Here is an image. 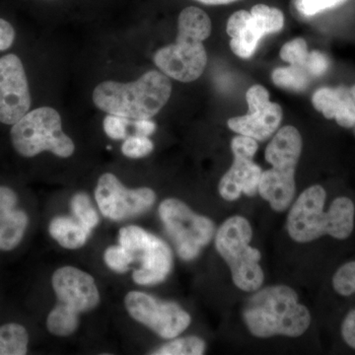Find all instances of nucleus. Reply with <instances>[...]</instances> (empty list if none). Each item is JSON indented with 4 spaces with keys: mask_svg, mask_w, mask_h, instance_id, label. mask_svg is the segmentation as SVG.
<instances>
[{
    "mask_svg": "<svg viewBox=\"0 0 355 355\" xmlns=\"http://www.w3.org/2000/svg\"><path fill=\"white\" fill-rule=\"evenodd\" d=\"M327 193L314 184L306 189L292 203L286 228L294 241L308 243L329 235L338 240L347 239L354 228L355 207L349 198H336L324 211Z\"/></svg>",
    "mask_w": 355,
    "mask_h": 355,
    "instance_id": "obj_1",
    "label": "nucleus"
},
{
    "mask_svg": "<svg viewBox=\"0 0 355 355\" xmlns=\"http://www.w3.org/2000/svg\"><path fill=\"white\" fill-rule=\"evenodd\" d=\"M243 319L250 333L261 338H297L311 324L309 310L299 302L296 291L287 286H268L254 291L243 310Z\"/></svg>",
    "mask_w": 355,
    "mask_h": 355,
    "instance_id": "obj_2",
    "label": "nucleus"
},
{
    "mask_svg": "<svg viewBox=\"0 0 355 355\" xmlns=\"http://www.w3.org/2000/svg\"><path fill=\"white\" fill-rule=\"evenodd\" d=\"M211 28L209 16L202 9L196 6L184 8L178 18L176 42L154 55L158 69L181 83H193L200 78L207 64L203 41L211 34Z\"/></svg>",
    "mask_w": 355,
    "mask_h": 355,
    "instance_id": "obj_3",
    "label": "nucleus"
},
{
    "mask_svg": "<svg viewBox=\"0 0 355 355\" xmlns=\"http://www.w3.org/2000/svg\"><path fill=\"white\" fill-rule=\"evenodd\" d=\"M172 93L169 77L157 70L147 71L128 83L105 81L93 92L95 106L130 120L151 119L167 104Z\"/></svg>",
    "mask_w": 355,
    "mask_h": 355,
    "instance_id": "obj_4",
    "label": "nucleus"
},
{
    "mask_svg": "<svg viewBox=\"0 0 355 355\" xmlns=\"http://www.w3.org/2000/svg\"><path fill=\"white\" fill-rule=\"evenodd\" d=\"M302 153V137L297 128H280L266 146L265 158L272 168L261 173L258 193L275 211L291 207L296 193V167Z\"/></svg>",
    "mask_w": 355,
    "mask_h": 355,
    "instance_id": "obj_5",
    "label": "nucleus"
},
{
    "mask_svg": "<svg viewBox=\"0 0 355 355\" xmlns=\"http://www.w3.org/2000/svg\"><path fill=\"white\" fill-rule=\"evenodd\" d=\"M253 229L245 217H229L214 236L216 251L227 263L233 282L245 292L260 289L265 273L260 265L261 252L251 246Z\"/></svg>",
    "mask_w": 355,
    "mask_h": 355,
    "instance_id": "obj_6",
    "label": "nucleus"
},
{
    "mask_svg": "<svg viewBox=\"0 0 355 355\" xmlns=\"http://www.w3.org/2000/svg\"><path fill=\"white\" fill-rule=\"evenodd\" d=\"M10 139L16 153L25 158L44 151L69 158L76 150L74 142L62 130L60 114L51 107L28 112L11 128Z\"/></svg>",
    "mask_w": 355,
    "mask_h": 355,
    "instance_id": "obj_7",
    "label": "nucleus"
},
{
    "mask_svg": "<svg viewBox=\"0 0 355 355\" xmlns=\"http://www.w3.org/2000/svg\"><path fill=\"white\" fill-rule=\"evenodd\" d=\"M158 214L182 260L197 259L216 236V224L211 219L193 211L178 198L163 200L159 205Z\"/></svg>",
    "mask_w": 355,
    "mask_h": 355,
    "instance_id": "obj_8",
    "label": "nucleus"
},
{
    "mask_svg": "<svg viewBox=\"0 0 355 355\" xmlns=\"http://www.w3.org/2000/svg\"><path fill=\"white\" fill-rule=\"evenodd\" d=\"M118 239L119 244L132 252L135 261L139 263L132 275L137 286H156L169 277L174 261L172 250L158 236L139 226L130 225L120 229Z\"/></svg>",
    "mask_w": 355,
    "mask_h": 355,
    "instance_id": "obj_9",
    "label": "nucleus"
},
{
    "mask_svg": "<svg viewBox=\"0 0 355 355\" xmlns=\"http://www.w3.org/2000/svg\"><path fill=\"white\" fill-rule=\"evenodd\" d=\"M125 307L135 321L165 340L177 338L191 323V315L181 306L144 291L128 292L125 296Z\"/></svg>",
    "mask_w": 355,
    "mask_h": 355,
    "instance_id": "obj_10",
    "label": "nucleus"
},
{
    "mask_svg": "<svg viewBox=\"0 0 355 355\" xmlns=\"http://www.w3.org/2000/svg\"><path fill=\"white\" fill-rule=\"evenodd\" d=\"M284 26V13L275 7L260 3L252 7L250 12L236 11L226 26L231 51L237 57L250 58L263 36L282 31Z\"/></svg>",
    "mask_w": 355,
    "mask_h": 355,
    "instance_id": "obj_11",
    "label": "nucleus"
},
{
    "mask_svg": "<svg viewBox=\"0 0 355 355\" xmlns=\"http://www.w3.org/2000/svg\"><path fill=\"white\" fill-rule=\"evenodd\" d=\"M95 200L100 212L113 221H123L141 216L156 202L150 188L128 189L112 173L100 176L95 189Z\"/></svg>",
    "mask_w": 355,
    "mask_h": 355,
    "instance_id": "obj_12",
    "label": "nucleus"
},
{
    "mask_svg": "<svg viewBox=\"0 0 355 355\" xmlns=\"http://www.w3.org/2000/svg\"><path fill=\"white\" fill-rule=\"evenodd\" d=\"M259 144L256 139L238 135L231 141L234 161L218 184L220 197L227 202H234L242 195L253 197L258 193L263 170L254 162Z\"/></svg>",
    "mask_w": 355,
    "mask_h": 355,
    "instance_id": "obj_13",
    "label": "nucleus"
},
{
    "mask_svg": "<svg viewBox=\"0 0 355 355\" xmlns=\"http://www.w3.org/2000/svg\"><path fill=\"white\" fill-rule=\"evenodd\" d=\"M31 94L24 65L17 55L0 58V123L13 125L31 108Z\"/></svg>",
    "mask_w": 355,
    "mask_h": 355,
    "instance_id": "obj_14",
    "label": "nucleus"
},
{
    "mask_svg": "<svg viewBox=\"0 0 355 355\" xmlns=\"http://www.w3.org/2000/svg\"><path fill=\"white\" fill-rule=\"evenodd\" d=\"M51 286L58 302L69 306L79 314L94 310L101 301L94 277L76 266L58 268L51 277Z\"/></svg>",
    "mask_w": 355,
    "mask_h": 355,
    "instance_id": "obj_15",
    "label": "nucleus"
},
{
    "mask_svg": "<svg viewBox=\"0 0 355 355\" xmlns=\"http://www.w3.org/2000/svg\"><path fill=\"white\" fill-rule=\"evenodd\" d=\"M312 104L328 120H335L340 127L355 125V84L350 87H323L313 94Z\"/></svg>",
    "mask_w": 355,
    "mask_h": 355,
    "instance_id": "obj_16",
    "label": "nucleus"
},
{
    "mask_svg": "<svg viewBox=\"0 0 355 355\" xmlns=\"http://www.w3.org/2000/svg\"><path fill=\"white\" fill-rule=\"evenodd\" d=\"M282 116V107L277 103L270 102L265 108L229 119L227 125L237 135H246L257 141H263L277 132Z\"/></svg>",
    "mask_w": 355,
    "mask_h": 355,
    "instance_id": "obj_17",
    "label": "nucleus"
},
{
    "mask_svg": "<svg viewBox=\"0 0 355 355\" xmlns=\"http://www.w3.org/2000/svg\"><path fill=\"white\" fill-rule=\"evenodd\" d=\"M51 237L67 250H77L87 243L92 230L84 226L76 217L57 216L49 224Z\"/></svg>",
    "mask_w": 355,
    "mask_h": 355,
    "instance_id": "obj_18",
    "label": "nucleus"
},
{
    "mask_svg": "<svg viewBox=\"0 0 355 355\" xmlns=\"http://www.w3.org/2000/svg\"><path fill=\"white\" fill-rule=\"evenodd\" d=\"M29 224V214L20 207L0 216V253L17 249L24 240Z\"/></svg>",
    "mask_w": 355,
    "mask_h": 355,
    "instance_id": "obj_19",
    "label": "nucleus"
},
{
    "mask_svg": "<svg viewBox=\"0 0 355 355\" xmlns=\"http://www.w3.org/2000/svg\"><path fill=\"white\" fill-rule=\"evenodd\" d=\"M334 289L343 296L355 293V261L340 266L333 277ZM343 340L355 349V309L350 311L342 324Z\"/></svg>",
    "mask_w": 355,
    "mask_h": 355,
    "instance_id": "obj_20",
    "label": "nucleus"
},
{
    "mask_svg": "<svg viewBox=\"0 0 355 355\" xmlns=\"http://www.w3.org/2000/svg\"><path fill=\"white\" fill-rule=\"evenodd\" d=\"M29 345L30 334L24 324L17 322L0 324V355H25Z\"/></svg>",
    "mask_w": 355,
    "mask_h": 355,
    "instance_id": "obj_21",
    "label": "nucleus"
},
{
    "mask_svg": "<svg viewBox=\"0 0 355 355\" xmlns=\"http://www.w3.org/2000/svg\"><path fill=\"white\" fill-rule=\"evenodd\" d=\"M79 315L69 306L58 302L46 317V330L51 335L60 338L72 336L78 330Z\"/></svg>",
    "mask_w": 355,
    "mask_h": 355,
    "instance_id": "obj_22",
    "label": "nucleus"
},
{
    "mask_svg": "<svg viewBox=\"0 0 355 355\" xmlns=\"http://www.w3.org/2000/svg\"><path fill=\"white\" fill-rule=\"evenodd\" d=\"M272 79L279 88L300 92L309 85L311 76L303 67L289 65L273 70Z\"/></svg>",
    "mask_w": 355,
    "mask_h": 355,
    "instance_id": "obj_23",
    "label": "nucleus"
},
{
    "mask_svg": "<svg viewBox=\"0 0 355 355\" xmlns=\"http://www.w3.org/2000/svg\"><path fill=\"white\" fill-rule=\"evenodd\" d=\"M207 349V343L197 336L174 338L171 342L154 349L153 355H202Z\"/></svg>",
    "mask_w": 355,
    "mask_h": 355,
    "instance_id": "obj_24",
    "label": "nucleus"
},
{
    "mask_svg": "<svg viewBox=\"0 0 355 355\" xmlns=\"http://www.w3.org/2000/svg\"><path fill=\"white\" fill-rule=\"evenodd\" d=\"M70 209L77 220L90 230L93 231L99 224V214L87 193H76L70 200Z\"/></svg>",
    "mask_w": 355,
    "mask_h": 355,
    "instance_id": "obj_25",
    "label": "nucleus"
},
{
    "mask_svg": "<svg viewBox=\"0 0 355 355\" xmlns=\"http://www.w3.org/2000/svg\"><path fill=\"white\" fill-rule=\"evenodd\" d=\"M105 263L110 270L114 272L125 273L130 270V266L135 263V256L127 248L121 245H113L105 250Z\"/></svg>",
    "mask_w": 355,
    "mask_h": 355,
    "instance_id": "obj_26",
    "label": "nucleus"
},
{
    "mask_svg": "<svg viewBox=\"0 0 355 355\" xmlns=\"http://www.w3.org/2000/svg\"><path fill=\"white\" fill-rule=\"evenodd\" d=\"M309 53L305 40L296 38L287 42L286 44L282 46L279 55L282 60L287 64L304 69Z\"/></svg>",
    "mask_w": 355,
    "mask_h": 355,
    "instance_id": "obj_27",
    "label": "nucleus"
},
{
    "mask_svg": "<svg viewBox=\"0 0 355 355\" xmlns=\"http://www.w3.org/2000/svg\"><path fill=\"white\" fill-rule=\"evenodd\" d=\"M154 144L153 140L141 135L128 137L121 146V153L125 157L139 159L146 157L153 153Z\"/></svg>",
    "mask_w": 355,
    "mask_h": 355,
    "instance_id": "obj_28",
    "label": "nucleus"
},
{
    "mask_svg": "<svg viewBox=\"0 0 355 355\" xmlns=\"http://www.w3.org/2000/svg\"><path fill=\"white\" fill-rule=\"evenodd\" d=\"M132 121L130 119L116 114H109L103 121L104 132L114 140L125 139L128 137V125H132Z\"/></svg>",
    "mask_w": 355,
    "mask_h": 355,
    "instance_id": "obj_29",
    "label": "nucleus"
},
{
    "mask_svg": "<svg viewBox=\"0 0 355 355\" xmlns=\"http://www.w3.org/2000/svg\"><path fill=\"white\" fill-rule=\"evenodd\" d=\"M345 1L347 0H297L296 6L299 12L303 15L313 16L327 9L333 8Z\"/></svg>",
    "mask_w": 355,
    "mask_h": 355,
    "instance_id": "obj_30",
    "label": "nucleus"
},
{
    "mask_svg": "<svg viewBox=\"0 0 355 355\" xmlns=\"http://www.w3.org/2000/svg\"><path fill=\"white\" fill-rule=\"evenodd\" d=\"M246 101L249 111L254 112L265 108L270 103V93L263 86L254 85L246 93Z\"/></svg>",
    "mask_w": 355,
    "mask_h": 355,
    "instance_id": "obj_31",
    "label": "nucleus"
},
{
    "mask_svg": "<svg viewBox=\"0 0 355 355\" xmlns=\"http://www.w3.org/2000/svg\"><path fill=\"white\" fill-rule=\"evenodd\" d=\"M328 58L319 51H310L304 65L306 71L311 77H319L326 73L329 69Z\"/></svg>",
    "mask_w": 355,
    "mask_h": 355,
    "instance_id": "obj_32",
    "label": "nucleus"
},
{
    "mask_svg": "<svg viewBox=\"0 0 355 355\" xmlns=\"http://www.w3.org/2000/svg\"><path fill=\"white\" fill-rule=\"evenodd\" d=\"M19 197L12 188L0 184V216L18 207Z\"/></svg>",
    "mask_w": 355,
    "mask_h": 355,
    "instance_id": "obj_33",
    "label": "nucleus"
},
{
    "mask_svg": "<svg viewBox=\"0 0 355 355\" xmlns=\"http://www.w3.org/2000/svg\"><path fill=\"white\" fill-rule=\"evenodd\" d=\"M15 30L13 26L0 18V51H4L11 48L15 41Z\"/></svg>",
    "mask_w": 355,
    "mask_h": 355,
    "instance_id": "obj_34",
    "label": "nucleus"
},
{
    "mask_svg": "<svg viewBox=\"0 0 355 355\" xmlns=\"http://www.w3.org/2000/svg\"><path fill=\"white\" fill-rule=\"evenodd\" d=\"M132 125L135 127V135H141V137H150L156 130V123L150 121V119L135 121Z\"/></svg>",
    "mask_w": 355,
    "mask_h": 355,
    "instance_id": "obj_35",
    "label": "nucleus"
},
{
    "mask_svg": "<svg viewBox=\"0 0 355 355\" xmlns=\"http://www.w3.org/2000/svg\"><path fill=\"white\" fill-rule=\"evenodd\" d=\"M196 1L205 4V6H226V4L234 3L240 0H196Z\"/></svg>",
    "mask_w": 355,
    "mask_h": 355,
    "instance_id": "obj_36",
    "label": "nucleus"
}]
</instances>
